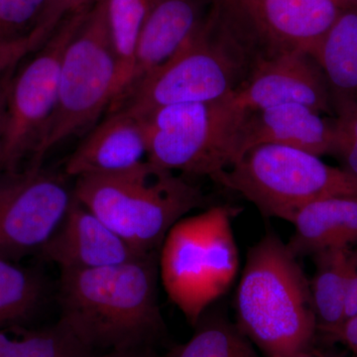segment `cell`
<instances>
[{"mask_svg": "<svg viewBox=\"0 0 357 357\" xmlns=\"http://www.w3.org/2000/svg\"><path fill=\"white\" fill-rule=\"evenodd\" d=\"M159 251L91 269L61 270L58 326L91 352L149 349L165 330Z\"/></svg>", "mask_w": 357, "mask_h": 357, "instance_id": "obj_1", "label": "cell"}, {"mask_svg": "<svg viewBox=\"0 0 357 357\" xmlns=\"http://www.w3.org/2000/svg\"><path fill=\"white\" fill-rule=\"evenodd\" d=\"M298 259L274 234L246 257L234 298L236 325L266 357H306L314 351L318 321Z\"/></svg>", "mask_w": 357, "mask_h": 357, "instance_id": "obj_2", "label": "cell"}, {"mask_svg": "<svg viewBox=\"0 0 357 357\" xmlns=\"http://www.w3.org/2000/svg\"><path fill=\"white\" fill-rule=\"evenodd\" d=\"M73 191L139 253L159 251L169 230L206 203L197 185L148 160L126 172L77 178Z\"/></svg>", "mask_w": 357, "mask_h": 357, "instance_id": "obj_3", "label": "cell"}, {"mask_svg": "<svg viewBox=\"0 0 357 357\" xmlns=\"http://www.w3.org/2000/svg\"><path fill=\"white\" fill-rule=\"evenodd\" d=\"M238 208L211 206L169 230L159 250V274L169 299L196 326L229 291L239 269L232 220Z\"/></svg>", "mask_w": 357, "mask_h": 357, "instance_id": "obj_4", "label": "cell"}, {"mask_svg": "<svg viewBox=\"0 0 357 357\" xmlns=\"http://www.w3.org/2000/svg\"><path fill=\"white\" fill-rule=\"evenodd\" d=\"M249 52L211 11L206 24L165 64L143 77L112 107L144 116L169 105L234 95L248 76Z\"/></svg>", "mask_w": 357, "mask_h": 357, "instance_id": "obj_5", "label": "cell"}, {"mask_svg": "<svg viewBox=\"0 0 357 357\" xmlns=\"http://www.w3.org/2000/svg\"><path fill=\"white\" fill-rule=\"evenodd\" d=\"M119 60L105 0H95L63 56L58 102L29 166H41L54 147L95 123L117 96Z\"/></svg>", "mask_w": 357, "mask_h": 357, "instance_id": "obj_6", "label": "cell"}, {"mask_svg": "<svg viewBox=\"0 0 357 357\" xmlns=\"http://www.w3.org/2000/svg\"><path fill=\"white\" fill-rule=\"evenodd\" d=\"M215 182L238 192L263 215L288 222L305 204L331 198H357V176L296 148H251Z\"/></svg>", "mask_w": 357, "mask_h": 357, "instance_id": "obj_7", "label": "cell"}, {"mask_svg": "<svg viewBox=\"0 0 357 357\" xmlns=\"http://www.w3.org/2000/svg\"><path fill=\"white\" fill-rule=\"evenodd\" d=\"M234 95L169 105L140 117L148 161L172 172L215 181L238 158L239 135L248 112Z\"/></svg>", "mask_w": 357, "mask_h": 357, "instance_id": "obj_8", "label": "cell"}, {"mask_svg": "<svg viewBox=\"0 0 357 357\" xmlns=\"http://www.w3.org/2000/svg\"><path fill=\"white\" fill-rule=\"evenodd\" d=\"M89 8L66 18L31 59L14 73L0 140V172L18 170L23 161L28 159L30 163L36 154L57 107L66 47Z\"/></svg>", "mask_w": 357, "mask_h": 357, "instance_id": "obj_9", "label": "cell"}, {"mask_svg": "<svg viewBox=\"0 0 357 357\" xmlns=\"http://www.w3.org/2000/svg\"><path fill=\"white\" fill-rule=\"evenodd\" d=\"M215 13L237 41L262 58L289 52L311 56L344 7L337 0H215Z\"/></svg>", "mask_w": 357, "mask_h": 357, "instance_id": "obj_10", "label": "cell"}, {"mask_svg": "<svg viewBox=\"0 0 357 357\" xmlns=\"http://www.w3.org/2000/svg\"><path fill=\"white\" fill-rule=\"evenodd\" d=\"M74 191L41 166L0 172V258L39 253L63 222Z\"/></svg>", "mask_w": 357, "mask_h": 357, "instance_id": "obj_11", "label": "cell"}, {"mask_svg": "<svg viewBox=\"0 0 357 357\" xmlns=\"http://www.w3.org/2000/svg\"><path fill=\"white\" fill-rule=\"evenodd\" d=\"M234 96L248 112L286 103L304 105L321 114L333 110L325 76L314 59L302 52L258 59Z\"/></svg>", "mask_w": 357, "mask_h": 357, "instance_id": "obj_12", "label": "cell"}, {"mask_svg": "<svg viewBox=\"0 0 357 357\" xmlns=\"http://www.w3.org/2000/svg\"><path fill=\"white\" fill-rule=\"evenodd\" d=\"M39 255L60 270H79L122 264L146 253L131 248L74 196L64 220Z\"/></svg>", "mask_w": 357, "mask_h": 357, "instance_id": "obj_13", "label": "cell"}, {"mask_svg": "<svg viewBox=\"0 0 357 357\" xmlns=\"http://www.w3.org/2000/svg\"><path fill=\"white\" fill-rule=\"evenodd\" d=\"M213 3L215 0H152L136 42L126 91L165 64L202 29Z\"/></svg>", "mask_w": 357, "mask_h": 357, "instance_id": "obj_14", "label": "cell"}, {"mask_svg": "<svg viewBox=\"0 0 357 357\" xmlns=\"http://www.w3.org/2000/svg\"><path fill=\"white\" fill-rule=\"evenodd\" d=\"M147 156L142 119L116 109L77 145L66 161L65 175L76 178L114 175L140 166Z\"/></svg>", "mask_w": 357, "mask_h": 357, "instance_id": "obj_15", "label": "cell"}, {"mask_svg": "<svg viewBox=\"0 0 357 357\" xmlns=\"http://www.w3.org/2000/svg\"><path fill=\"white\" fill-rule=\"evenodd\" d=\"M296 148L317 156L333 154V121L299 103H286L249 112L241 128L238 160L260 145Z\"/></svg>", "mask_w": 357, "mask_h": 357, "instance_id": "obj_16", "label": "cell"}, {"mask_svg": "<svg viewBox=\"0 0 357 357\" xmlns=\"http://www.w3.org/2000/svg\"><path fill=\"white\" fill-rule=\"evenodd\" d=\"M289 222L294 227L287 246L296 257L357 243V198L331 197L303 206Z\"/></svg>", "mask_w": 357, "mask_h": 357, "instance_id": "obj_17", "label": "cell"}, {"mask_svg": "<svg viewBox=\"0 0 357 357\" xmlns=\"http://www.w3.org/2000/svg\"><path fill=\"white\" fill-rule=\"evenodd\" d=\"M312 58L325 76L332 102H357V6L342 9Z\"/></svg>", "mask_w": 357, "mask_h": 357, "instance_id": "obj_18", "label": "cell"}, {"mask_svg": "<svg viewBox=\"0 0 357 357\" xmlns=\"http://www.w3.org/2000/svg\"><path fill=\"white\" fill-rule=\"evenodd\" d=\"M349 248H330L312 256L314 272L309 279L318 333H326L345 321Z\"/></svg>", "mask_w": 357, "mask_h": 357, "instance_id": "obj_19", "label": "cell"}, {"mask_svg": "<svg viewBox=\"0 0 357 357\" xmlns=\"http://www.w3.org/2000/svg\"><path fill=\"white\" fill-rule=\"evenodd\" d=\"M187 342L175 345L166 357H259L248 335L222 317L204 316Z\"/></svg>", "mask_w": 357, "mask_h": 357, "instance_id": "obj_20", "label": "cell"}, {"mask_svg": "<svg viewBox=\"0 0 357 357\" xmlns=\"http://www.w3.org/2000/svg\"><path fill=\"white\" fill-rule=\"evenodd\" d=\"M151 2L152 0H105L107 23L119 60L117 96L110 109L121 100L130 83L136 42Z\"/></svg>", "mask_w": 357, "mask_h": 357, "instance_id": "obj_21", "label": "cell"}, {"mask_svg": "<svg viewBox=\"0 0 357 357\" xmlns=\"http://www.w3.org/2000/svg\"><path fill=\"white\" fill-rule=\"evenodd\" d=\"M91 354L58 325L41 331L0 328V357H88Z\"/></svg>", "mask_w": 357, "mask_h": 357, "instance_id": "obj_22", "label": "cell"}, {"mask_svg": "<svg viewBox=\"0 0 357 357\" xmlns=\"http://www.w3.org/2000/svg\"><path fill=\"white\" fill-rule=\"evenodd\" d=\"M42 294L43 286L36 275L0 258V328L29 316Z\"/></svg>", "mask_w": 357, "mask_h": 357, "instance_id": "obj_23", "label": "cell"}, {"mask_svg": "<svg viewBox=\"0 0 357 357\" xmlns=\"http://www.w3.org/2000/svg\"><path fill=\"white\" fill-rule=\"evenodd\" d=\"M49 0H0V41L20 38L34 31Z\"/></svg>", "mask_w": 357, "mask_h": 357, "instance_id": "obj_24", "label": "cell"}, {"mask_svg": "<svg viewBox=\"0 0 357 357\" xmlns=\"http://www.w3.org/2000/svg\"><path fill=\"white\" fill-rule=\"evenodd\" d=\"M50 37L36 28L30 34L20 38L0 41V77L17 67L28 55H32L38 50Z\"/></svg>", "mask_w": 357, "mask_h": 357, "instance_id": "obj_25", "label": "cell"}, {"mask_svg": "<svg viewBox=\"0 0 357 357\" xmlns=\"http://www.w3.org/2000/svg\"><path fill=\"white\" fill-rule=\"evenodd\" d=\"M93 1L95 0H49L37 28L51 36L66 18L89 8Z\"/></svg>", "mask_w": 357, "mask_h": 357, "instance_id": "obj_26", "label": "cell"}, {"mask_svg": "<svg viewBox=\"0 0 357 357\" xmlns=\"http://www.w3.org/2000/svg\"><path fill=\"white\" fill-rule=\"evenodd\" d=\"M349 273L345 301V319L357 314V248L349 250Z\"/></svg>", "mask_w": 357, "mask_h": 357, "instance_id": "obj_27", "label": "cell"}, {"mask_svg": "<svg viewBox=\"0 0 357 357\" xmlns=\"http://www.w3.org/2000/svg\"><path fill=\"white\" fill-rule=\"evenodd\" d=\"M333 342L347 345L357 357V314L345 319L342 325L324 333Z\"/></svg>", "mask_w": 357, "mask_h": 357, "instance_id": "obj_28", "label": "cell"}, {"mask_svg": "<svg viewBox=\"0 0 357 357\" xmlns=\"http://www.w3.org/2000/svg\"><path fill=\"white\" fill-rule=\"evenodd\" d=\"M16 69L17 67L9 70L3 77H0V140H1L4 119H6L7 98H8L9 89H10L11 82Z\"/></svg>", "mask_w": 357, "mask_h": 357, "instance_id": "obj_29", "label": "cell"}, {"mask_svg": "<svg viewBox=\"0 0 357 357\" xmlns=\"http://www.w3.org/2000/svg\"><path fill=\"white\" fill-rule=\"evenodd\" d=\"M153 352L150 349H132V351H115L91 354L88 357H152Z\"/></svg>", "mask_w": 357, "mask_h": 357, "instance_id": "obj_30", "label": "cell"}, {"mask_svg": "<svg viewBox=\"0 0 357 357\" xmlns=\"http://www.w3.org/2000/svg\"><path fill=\"white\" fill-rule=\"evenodd\" d=\"M342 7L357 6V0H337Z\"/></svg>", "mask_w": 357, "mask_h": 357, "instance_id": "obj_31", "label": "cell"}, {"mask_svg": "<svg viewBox=\"0 0 357 357\" xmlns=\"http://www.w3.org/2000/svg\"><path fill=\"white\" fill-rule=\"evenodd\" d=\"M306 357H328L326 356L325 354H319V352H317L316 351H312L311 354H309V356Z\"/></svg>", "mask_w": 357, "mask_h": 357, "instance_id": "obj_32", "label": "cell"}, {"mask_svg": "<svg viewBox=\"0 0 357 357\" xmlns=\"http://www.w3.org/2000/svg\"><path fill=\"white\" fill-rule=\"evenodd\" d=\"M153 357H157V356H153Z\"/></svg>", "mask_w": 357, "mask_h": 357, "instance_id": "obj_33", "label": "cell"}]
</instances>
